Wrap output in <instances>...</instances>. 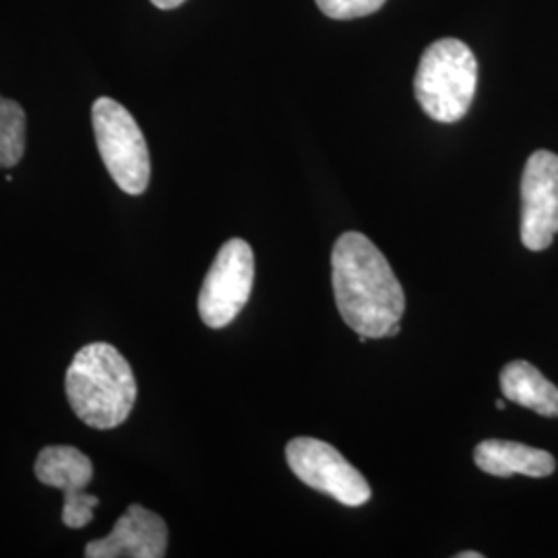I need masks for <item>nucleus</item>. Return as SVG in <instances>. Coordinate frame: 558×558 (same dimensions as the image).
<instances>
[{"instance_id": "13", "label": "nucleus", "mask_w": 558, "mask_h": 558, "mask_svg": "<svg viewBox=\"0 0 558 558\" xmlns=\"http://www.w3.org/2000/svg\"><path fill=\"white\" fill-rule=\"evenodd\" d=\"M387 0H317L320 11L331 20H359L377 13Z\"/></svg>"}, {"instance_id": "10", "label": "nucleus", "mask_w": 558, "mask_h": 558, "mask_svg": "<svg viewBox=\"0 0 558 558\" xmlns=\"http://www.w3.org/2000/svg\"><path fill=\"white\" fill-rule=\"evenodd\" d=\"M474 461L482 472L497 478H509L513 474L548 478L557 468V461L548 451L515 440H482L474 449Z\"/></svg>"}, {"instance_id": "11", "label": "nucleus", "mask_w": 558, "mask_h": 558, "mask_svg": "<svg viewBox=\"0 0 558 558\" xmlns=\"http://www.w3.org/2000/svg\"><path fill=\"white\" fill-rule=\"evenodd\" d=\"M500 389L509 401L534 410L544 418H558V387L525 360L509 362L500 371Z\"/></svg>"}, {"instance_id": "14", "label": "nucleus", "mask_w": 558, "mask_h": 558, "mask_svg": "<svg viewBox=\"0 0 558 558\" xmlns=\"http://www.w3.org/2000/svg\"><path fill=\"white\" fill-rule=\"evenodd\" d=\"M158 9H163V11H168V9H177L180 7L184 0H151Z\"/></svg>"}, {"instance_id": "7", "label": "nucleus", "mask_w": 558, "mask_h": 558, "mask_svg": "<svg viewBox=\"0 0 558 558\" xmlns=\"http://www.w3.org/2000/svg\"><path fill=\"white\" fill-rule=\"evenodd\" d=\"M521 242L538 253L558 232V156L539 149L530 156L521 177Z\"/></svg>"}, {"instance_id": "3", "label": "nucleus", "mask_w": 558, "mask_h": 558, "mask_svg": "<svg viewBox=\"0 0 558 558\" xmlns=\"http://www.w3.org/2000/svg\"><path fill=\"white\" fill-rule=\"evenodd\" d=\"M478 87V60L456 38L430 44L414 77V94L426 117L437 122H458L474 101Z\"/></svg>"}, {"instance_id": "6", "label": "nucleus", "mask_w": 558, "mask_h": 558, "mask_svg": "<svg viewBox=\"0 0 558 558\" xmlns=\"http://www.w3.org/2000/svg\"><path fill=\"white\" fill-rule=\"evenodd\" d=\"M286 459L294 476L306 486L348 507H362L371 500V486L359 470L325 440L313 437L292 439Z\"/></svg>"}, {"instance_id": "1", "label": "nucleus", "mask_w": 558, "mask_h": 558, "mask_svg": "<svg viewBox=\"0 0 558 558\" xmlns=\"http://www.w3.org/2000/svg\"><path fill=\"white\" fill-rule=\"evenodd\" d=\"M331 281L343 323L359 336L387 338L405 313V294L373 240L345 232L331 251Z\"/></svg>"}, {"instance_id": "5", "label": "nucleus", "mask_w": 558, "mask_h": 558, "mask_svg": "<svg viewBox=\"0 0 558 558\" xmlns=\"http://www.w3.org/2000/svg\"><path fill=\"white\" fill-rule=\"evenodd\" d=\"M255 281V255L246 240H228L211 263L199 292V315L211 329L236 319L246 306Z\"/></svg>"}, {"instance_id": "8", "label": "nucleus", "mask_w": 558, "mask_h": 558, "mask_svg": "<svg viewBox=\"0 0 558 558\" xmlns=\"http://www.w3.org/2000/svg\"><path fill=\"white\" fill-rule=\"evenodd\" d=\"M34 470L41 484L59 488L64 495L62 523L66 527L81 530L94 519L100 499L85 490L94 478L92 459L85 453L69 445H52L41 449Z\"/></svg>"}, {"instance_id": "18", "label": "nucleus", "mask_w": 558, "mask_h": 558, "mask_svg": "<svg viewBox=\"0 0 558 558\" xmlns=\"http://www.w3.org/2000/svg\"><path fill=\"white\" fill-rule=\"evenodd\" d=\"M366 339H368V338H366V336H359L360 343H364V341H366Z\"/></svg>"}, {"instance_id": "17", "label": "nucleus", "mask_w": 558, "mask_h": 558, "mask_svg": "<svg viewBox=\"0 0 558 558\" xmlns=\"http://www.w3.org/2000/svg\"><path fill=\"white\" fill-rule=\"evenodd\" d=\"M505 408H507L505 401H497V410H505Z\"/></svg>"}, {"instance_id": "4", "label": "nucleus", "mask_w": 558, "mask_h": 558, "mask_svg": "<svg viewBox=\"0 0 558 558\" xmlns=\"http://www.w3.org/2000/svg\"><path fill=\"white\" fill-rule=\"evenodd\" d=\"M92 122L108 174L126 195H143L151 179V160L137 120L119 101L98 98Z\"/></svg>"}, {"instance_id": "16", "label": "nucleus", "mask_w": 558, "mask_h": 558, "mask_svg": "<svg viewBox=\"0 0 558 558\" xmlns=\"http://www.w3.org/2000/svg\"><path fill=\"white\" fill-rule=\"evenodd\" d=\"M458 558H484L482 553H459Z\"/></svg>"}, {"instance_id": "12", "label": "nucleus", "mask_w": 558, "mask_h": 558, "mask_svg": "<svg viewBox=\"0 0 558 558\" xmlns=\"http://www.w3.org/2000/svg\"><path fill=\"white\" fill-rule=\"evenodd\" d=\"M27 117L20 101L0 96V168H15L25 154Z\"/></svg>"}, {"instance_id": "2", "label": "nucleus", "mask_w": 558, "mask_h": 558, "mask_svg": "<svg viewBox=\"0 0 558 558\" xmlns=\"http://www.w3.org/2000/svg\"><path fill=\"white\" fill-rule=\"evenodd\" d=\"M66 398L87 426L117 428L135 408L137 380L131 364L110 343L81 348L64 377Z\"/></svg>"}, {"instance_id": "9", "label": "nucleus", "mask_w": 558, "mask_h": 558, "mask_svg": "<svg viewBox=\"0 0 558 558\" xmlns=\"http://www.w3.org/2000/svg\"><path fill=\"white\" fill-rule=\"evenodd\" d=\"M168 548L166 521L145 509L131 505L117 521L112 532L85 546L87 558H161Z\"/></svg>"}, {"instance_id": "15", "label": "nucleus", "mask_w": 558, "mask_h": 558, "mask_svg": "<svg viewBox=\"0 0 558 558\" xmlns=\"http://www.w3.org/2000/svg\"><path fill=\"white\" fill-rule=\"evenodd\" d=\"M399 331H401V325L399 323H396L391 329H389V333H387V338H396V336H399Z\"/></svg>"}]
</instances>
